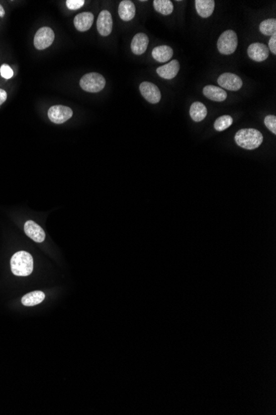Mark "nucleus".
<instances>
[{"label":"nucleus","instance_id":"1","mask_svg":"<svg viewBox=\"0 0 276 415\" xmlns=\"http://www.w3.org/2000/svg\"><path fill=\"white\" fill-rule=\"evenodd\" d=\"M11 271L16 276H28L33 271V258L26 251H18L15 253L10 261Z\"/></svg>","mask_w":276,"mask_h":415},{"label":"nucleus","instance_id":"2","mask_svg":"<svg viewBox=\"0 0 276 415\" xmlns=\"http://www.w3.org/2000/svg\"><path fill=\"white\" fill-rule=\"evenodd\" d=\"M235 142L245 149H256L263 142V136L255 129H243L236 134Z\"/></svg>","mask_w":276,"mask_h":415},{"label":"nucleus","instance_id":"3","mask_svg":"<svg viewBox=\"0 0 276 415\" xmlns=\"http://www.w3.org/2000/svg\"><path fill=\"white\" fill-rule=\"evenodd\" d=\"M81 88L91 93H97L102 91L106 85V81L100 74L96 72L86 74L80 81Z\"/></svg>","mask_w":276,"mask_h":415},{"label":"nucleus","instance_id":"4","mask_svg":"<svg viewBox=\"0 0 276 415\" xmlns=\"http://www.w3.org/2000/svg\"><path fill=\"white\" fill-rule=\"evenodd\" d=\"M238 40L236 32L227 30L222 32L218 41V49L223 55H231L237 49Z\"/></svg>","mask_w":276,"mask_h":415},{"label":"nucleus","instance_id":"5","mask_svg":"<svg viewBox=\"0 0 276 415\" xmlns=\"http://www.w3.org/2000/svg\"><path fill=\"white\" fill-rule=\"evenodd\" d=\"M55 33L50 27H44L37 31L34 37V46L37 49H47L53 43Z\"/></svg>","mask_w":276,"mask_h":415},{"label":"nucleus","instance_id":"6","mask_svg":"<svg viewBox=\"0 0 276 415\" xmlns=\"http://www.w3.org/2000/svg\"><path fill=\"white\" fill-rule=\"evenodd\" d=\"M73 116V111L67 106H52L48 111V118L54 124H63Z\"/></svg>","mask_w":276,"mask_h":415},{"label":"nucleus","instance_id":"7","mask_svg":"<svg viewBox=\"0 0 276 415\" xmlns=\"http://www.w3.org/2000/svg\"><path fill=\"white\" fill-rule=\"evenodd\" d=\"M140 91L142 96L149 103L157 104L162 99V94L159 88L155 84L144 81L140 85Z\"/></svg>","mask_w":276,"mask_h":415},{"label":"nucleus","instance_id":"8","mask_svg":"<svg viewBox=\"0 0 276 415\" xmlns=\"http://www.w3.org/2000/svg\"><path fill=\"white\" fill-rule=\"evenodd\" d=\"M221 87L228 91H237L242 88V81L239 76L232 73H223L218 79Z\"/></svg>","mask_w":276,"mask_h":415},{"label":"nucleus","instance_id":"9","mask_svg":"<svg viewBox=\"0 0 276 415\" xmlns=\"http://www.w3.org/2000/svg\"><path fill=\"white\" fill-rule=\"evenodd\" d=\"M25 234L32 241L37 243H42L46 239L44 230L33 221H26L24 225Z\"/></svg>","mask_w":276,"mask_h":415},{"label":"nucleus","instance_id":"10","mask_svg":"<svg viewBox=\"0 0 276 415\" xmlns=\"http://www.w3.org/2000/svg\"><path fill=\"white\" fill-rule=\"evenodd\" d=\"M247 54L255 62H262L269 57V49L266 45L256 42L248 47Z\"/></svg>","mask_w":276,"mask_h":415},{"label":"nucleus","instance_id":"11","mask_svg":"<svg viewBox=\"0 0 276 415\" xmlns=\"http://www.w3.org/2000/svg\"><path fill=\"white\" fill-rule=\"evenodd\" d=\"M97 29L99 34L103 37L108 36L112 32V15L108 10H103L98 15V20H97Z\"/></svg>","mask_w":276,"mask_h":415},{"label":"nucleus","instance_id":"12","mask_svg":"<svg viewBox=\"0 0 276 415\" xmlns=\"http://www.w3.org/2000/svg\"><path fill=\"white\" fill-rule=\"evenodd\" d=\"M93 14L92 12H84L79 13L74 19V24L80 32H86L91 29L93 22Z\"/></svg>","mask_w":276,"mask_h":415},{"label":"nucleus","instance_id":"13","mask_svg":"<svg viewBox=\"0 0 276 415\" xmlns=\"http://www.w3.org/2000/svg\"><path fill=\"white\" fill-rule=\"evenodd\" d=\"M149 44V38L145 33H137L135 35L131 42V49L135 55H142L147 51Z\"/></svg>","mask_w":276,"mask_h":415},{"label":"nucleus","instance_id":"14","mask_svg":"<svg viewBox=\"0 0 276 415\" xmlns=\"http://www.w3.org/2000/svg\"><path fill=\"white\" fill-rule=\"evenodd\" d=\"M180 71V63L177 60H173L167 64L158 67L157 72L162 78L171 80L175 78Z\"/></svg>","mask_w":276,"mask_h":415},{"label":"nucleus","instance_id":"15","mask_svg":"<svg viewBox=\"0 0 276 415\" xmlns=\"http://www.w3.org/2000/svg\"><path fill=\"white\" fill-rule=\"evenodd\" d=\"M203 92L207 98L216 102H222L227 99V92L218 86L208 85L203 88Z\"/></svg>","mask_w":276,"mask_h":415},{"label":"nucleus","instance_id":"16","mask_svg":"<svg viewBox=\"0 0 276 415\" xmlns=\"http://www.w3.org/2000/svg\"><path fill=\"white\" fill-rule=\"evenodd\" d=\"M118 14L123 21H131L136 14V7L132 1L123 0L118 6Z\"/></svg>","mask_w":276,"mask_h":415},{"label":"nucleus","instance_id":"17","mask_svg":"<svg viewBox=\"0 0 276 415\" xmlns=\"http://www.w3.org/2000/svg\"><path fill=\"white\" fill-rule=\"evenodd\" d=\"M195 7L198 15L206 18L213 14L215 7V2L213 0H196Z\"/></svg>","mask_w":276,"mask_h":415},{"label":"nucleus","instance_id":"18","mask_svg":"<svg viewBox=\"0 0 276 415\" xmlns=\"http://www.w3.org/2000/svg\"><path fill=\"white\" fill-rule=\"evenodd\" d=\"M152 57L159 62H167L173 57V50L171 47L166 45H162L155 47L152 50Z\"/></svg>","mask_w":276,"mask_h":415},{"label":"nucleus","instance_id":"19","mask_svg":"<svg viewBox=\"0 0 276 415\" xmlns=\"http://www.w3.org/2000/svg\"><path fill=\"white\" fill-rule=\"evenodd\" d=\"M45 299L44 292L42 291H33L25 294L22 297V303L26 307H32L40 304Z\"/></svg>","mask_w":276,"mask_h":415},{"label":"nucleus","instance_id":"20","mask_svg":"<svg viewBox=\"0 0 276 415\" xmlns=\"http://www.w3.org/2000/svg\"><path fill=\"white\" fill-rule=\"evenodd\" d=\"M189 115L194 122H200L203 121L207 116V108L201 102H194L190 106Z\"/></svg>","mask_w":276,"mask_h":415},{"label":"nucleus","instance_id":"21","mask_svg":"<svg viewBox=\"0 0 276 415\" xmlns=\"http://www.w3.org/2000/svg\"><path fill=\"white\" fill-rule=\"evenodd\" d=\"M153 5L156 11L162 14L169 15L173 12V2L170 0H154Z\"/></svg>","mask_w":276,"mask_h":415},{"label":"nucleus","instance_id":"22","mask_svg":"<svg viewBox=\"0 0 276 415\" xmlns=\"http://www.w3.org/2000/svg\"><path fill=\"white\" fill-rule=\"evenodd\" d=\"M260 31L262 34L266 36H272L276 33V18H269L265 20L260 24Z\"/></svg>","mask_w":276,"mask_h":415},{"label":"nucleus","instance_id":"23","mask_svg":"<svg viewBox=\"0 0 276 415\" xmlns=\"http://www.w3.org/2000/svg\"><path fill=\"white\" fill-rule=\"evenodd\" d=\"M233 120L230 116H222L216 120L214 122V129L216 131H225L227 129L229 128L230 126H232Z\"/></svg>","mask_w":276,"mask_h":415},{"label":"nucleus","instance_id":"24","mask_svg":"<svg viewBox=\"0 0 276 415\" xmlns=\"http://www.w3.org/2000/svg\"><path fill=\"white\" fill-rule=\"evenodd\" d=\"M265 125L270 131L276 135V116H267L265 118Z\"/></svg>","mask_w":276,"mask_h":415},{"label":"nucleus","instance_id":"25","mask_svg":"<svg viewBox=\"0 0 276 415\" xmlns=\"http://www.w3.org/2000/svg\"><path fill=\"white\" fill-rule=\"evenodd\" d=\"M0 74H1L2 78L8 80V79H11L13 76V71L8 65L2 64L0 67Z\"/></svg>","mask_w":276,"mask_h":415},{"label":"nucleus","instance_id":"26","mask_svg":"<svg viewBox=\"0 0 276 415\" xmlns=\"http://www.w3.org/2000/svg\"><path fill=\"white\" fill-rule=\"evenodd\" d=\"M66 7L70 10H77L83 7L85 4L84 0H67Z\"/></svg>","mask_w":276,"mask_h":415},{"label":"nucleus","instance_id":"27","mask_svg":"<svg viewBox=\"0 0 276 415\" xmlns=\"http://www.w3.org/2000/svg\"><path fill=\"white\" fill-rule=\"evenodd\" d=\"M273 54H276V33L272 35L269 42V48Z\"/></svg>","mask_w":276,"mask_h":415},{"label":"nucleus","instance_id":"28","mask_svg":"<svg viewBox=\"0 0 276 415\" xmlns=\"http://www.w3.org/2000/svg\"><path fill=\"white\" fill-rule=\"evenodd\" d=\"M7 92L4 91V90H2V89H0V106L2 105V104L4 103L5 101L7 100Z\"/></svg>","mask_w":276,"mask_h":415},{"label":"nucleus","instance_id":"29","mask_svg":"<svg viewBox=\"0 0 276 415\" xmlns=\"http://www.w3.org/2000/svg\"><path fill=\"white\" fill-rule=\"evenodd\" d=\"M5 15V11L2 5L0 4V17H3Z\"/></svg>","mask_w":276,"mask_h":415}]
</instances>
